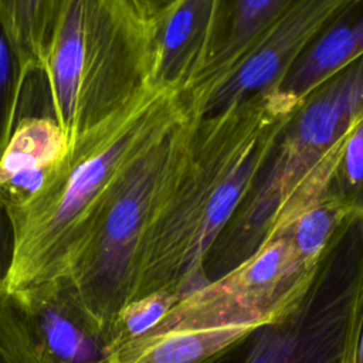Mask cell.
Listing matches in <instances>:
<instances>
[{
    "mask_svg": "<svg viewBox=\"0 0 363 363\" xmlns=\"http://www.w3.org/2000/svg\"><path fill=\"white\" fill-rule=\"evenodd\" d=\"M296 105L272 88L199 118L187 162L143 237L132 301L153 292L180 301L208 284L206 257Z\"/></svg>",
    "mask_w": 363,
    "mask_h": 363,
    "instance_id": "6da1fadb",
    "label": "cell"
},
{
    "mask_svg": "<svg viewBox=\"0 0 363 363\" xmlns=\"http://www.w3.org/2000/svg\"><path fill=\"white\" fill-rule=\"evenodd\" d=\"M189 105L186 92L152 88L78 139L37 194L6 210L14 234L9 294L68 274L126 170Z\"/></svg>",
    "mask_w": 363,
    "mask_h": 363,
    "instance_id": "7a4b0ae2",
    "label": "cell"
},
{
    "mask_svg": "<svg viewBox=\"0 0 363 363\" xmlns=\"http://www.w3.org/2000/svg\"><path fill=\"white\" fill-rule=\"evenodd\" d=\"M362 112L363 55L309 91L282 122L206 257L208 282L251 258L281 221L323 190L342 140Z\"/></svg>",
    "mask_w": 363,
    "mask_h": 363,
    "instance_id": "3957f363",
    "label": "cell"
},
{
    "mask_svg": "<svg viewBox=\"0 0 363 363\" xmlns=\"http://www.w3.org/2000/svg\"><path fill=\"white\" fill-rule=\"evenodd\" d=\"M41 75L71 147L153 88L149 21L130 0H62Z\"/></svg>",
    "mask_w": 363,
    "mask_h": 363,
    "instance_id": "277c9868",
    "label": "cell"
},
{
    "mask_svg": "<svg viewBox=\"0 0 363 363\" xmlns=\"http://www.w3.org/2000/svg\"><path fill=\"white\" fill-rule=\"evenodd\" d=\"M200 116L190 99L187 109L135 159L68 269L109 347L115 322L133 296L143 237L187 162Z\"/></svg>",
    "mask_w": 363,
    "mask_h": 363,
    "instance_id": "5b68a950",
    "label": "cell"
},
{
    "mask_svg": "<svg viewBox=\"0 0 363 363\" xmlns=\"http://www.w3.org/2000/svg\"><path fill=\"white\" fill-rule=\"evenodd\" d=\"M363 323V218H350L302 299L201 363H354Z\"/></svg>",
    "mask_w": 363,
    "mask_h": 363,
    "instance_id": "8992f818",
    "label": "cell"
},
{
    "mask_svg": "<svg viewBox=\"0 0 363 363\" xmlns=\"http://www.w3.org/2000/svg\"><path fill=\"white\" fill-rule=\"evenodd\" d=\"M316 268L296 254L282 230H275L251 258L182 298L145 336L274 322L302 299Z\"/></svg>",
    "mask_w": 363,
    "mask_h": 363,
    "instance_id": "52a82bcc",
    "label": "cell"
},
{
    "mask_svg": "<svg viewBox=\"0 0 363 363\" xmlns=\"http://www.w3.org/2000/svg\"><path fill=\"white\" fill-rule=\"evenodd\" d=\"M349 0H299L233 71L197 105L200 115L220 112L274 88L294 61Z\"/></svg>",
    "mask_w": 363,
    "mask_h": 363,
    "instance_id": "ba28073f",
    "label": "cell"
},
{
    "mask_svg": "<svg viewBox=\"0 0 363 363\" xmlns=\"http://www.w3.org/2000/svg\"><path fill=\"white\" fill-rule=\"evenodd\" d=\"M11 298L40 363H109V343L68 275Z\"/></svg>",
    "mask_w": 363,
    "mask_h": 363,
    "instance_id": "9c48e42d",
    "label": "cell"
},
{
    "mask_svg": "<svg viewBox=\"0 0 363 363\" xmlns=\"http://www.w3.org/2000/svg\"><path fill=\"white\" fill-rule=\"evenodd\" d=\"M299 0H216L201 69L184 91L196 108Z\"/></svg>",
    "mask_w": 363,
    "mask_h": 363,
    "instance_id": "30bf717a",
    "label": "cell"
},
{
    "mask_svg": "<svg viewBox=\"0 0 363 363\" xmlns=\"http://www.w3.org/2000/svg\"><path fill=\"white\" fill-rule=\"evenodd\" d=\"M216 0H176L149 21L152 86L184 92L197 78L213 24Z\"/></svg>",
    "mask_w": 363,
    "mask_h": 363,
    "instance_id": "8fae6325",
    "label": "cell"
},
{
    "mask_svg": "<svg viewBox=\"0 0 363 363\" xmlns=\"http://www.w3.org/2000/svg\"><path fill=\"white\" fill-rule=\"evenodd\" d=\"M68 150V139L50 111L20 112L0 153V207H17L37 194Z\"/></svg>",
    "mask_w": 363,
    "mask_h": 363,
    "instance_id": "7c38bea8",
    "label": "cell"
},
{
    "mask_svg": "<svg viewBox=\"0 0 363 363\" xmlns=\"http://www.w3.org/2000/svg\"><path fill=\"white\" fill-rule=\"evenodd\" d=\"M363 55V0H349L274 86L301 101L322 81Z\"/></svg>",
    "mask_w": 363,
    "mask_h": 363,
    "instance_id": "4fadbf2b",
    "label": "cell"
},
{
    "mask_svg": "<svg viewBox=\"0 0 363 363\" xmlns=\"http://www.w3.org/2000/svg\"><path fill=\"white\" fill-rule=\"evenodd\" d=\"M252 328L235 326L143 335L113 349L109 363H201Z\"/></svg>",
    "mask_w": 363,
    "mask_h": 363,
    "instance_id": "5bb4252c",
    "label": "cell"
},
{
    "mask_svg": "<svg viewBox=\"0 0 363 363\" xmlns=\"http://www.w3.org/2000/svg\"><path fill=\"white\" fill-rule=\"evenodd\" d=\"M62 0H0V23L24 77L43 72Z\"/></svg>",
    "mask_w": 363,
    "mask_h": 363,
    "instance_id": "9a60e30c",
    "label": "cell"
},
{
    "mask_svg": "<svg viewBox=\"0 0 363 363\" xmlns=\"http://www.w3.org/2000/svg\"><path fill=\"white\" fill-rule=\"evenodd\" d=\"M350 218L353 217L323 187L315 199L278 224L275 230L286 234L292 248L303 261L318 265Z\"/></svg>",
    "mask_w": 363,
    "mask_h": 363,
    "instance_id": "2e32d148",
    "label": "cell"
},
{
    "mask_svg": "<svg viewBox=\"0 0 363 363\" xmlns=\"http://www.w3.org/2000/svg\"><path fill=\"white\" fill-rule=\"evenodd\" d=\"M325 191L353 218H363V112L335 157Z\"/></svg>",
    "mask_w": 363,
    "mask_h": 363,
    "instance_id": "e0dca14e",
    "label": "cell"
},
{
    "mask_svg": "<svg viewBox=\"0 0 363 363\" xmlns=\"http://www.w3.org/2000/svg\"><path fill=\"white\" fill-rule=\"evenodd\" d=\"M177 302L176 296L166 292H153L129 302L115 322L111 336V352L147 333Z\"/></svg>",
    "mask_w": 363,
    "mask_h": 363,
    "instance_id": "ac0fdd59",
    "label": "cell"
},
{
    "mask_svg": "<svg viewBox=\"0 0 363 363\" xmlns=\"http://www.w3.org/2000/svg\"><path fill=\"white\" fill-rule=\"evenodd\" d=\"M26 82L27 78L0 23V153L16 123Z\"/></svg>",
    "mask_w": 363,
    "mask_h": 363,
    "instance_id": "d6986e66",
    "label": "cell"
},
{
    "mask_svg": "<svg viewBox=\"0 0 363 363\" xmlns=\"http://www.w3.org/2000/svg\"><path fill=\"white\" fill-rule=\"evenodd\" d=\"M0 363H40L11 294L0 286Z\"/></svg>",
    "mask_w": 363,
    "mask_h": 363,
    "instance_id": "ffe728a7",
    "label": "cell"
},
{
    "mask_svg": "<svg viewBox=\"0 0 363 363\" xmlns=\"http://www.w3.org/2000/svg\"><path fill=\"white\" fill-rule=\"evenodd\" d=\"M14 234L6 208L0 207V286L6 288V279L13 262Z\"/></svg>",
    "mask_w": 363,
    "mask_h": 363,
    "instance_id": "44dd1931",
    "label": "cell"
},
{
    "mask_svg": "<svg viewBox=\"0 0 363 363\" xmlns=\"http://www.w3.org/2000/svg\"><path fill=\"white\" fill-rule=\"evenodd\" d=\"M174 1L176 0H130L133 7L146 21H152L153 18L160 16Z\"/></svg>",
    "mask_w": 363,
    "mask_h": 363,
    "instance_id": "7402d4cb",
    "label": "cell"
},
{
    "mask_svg": "<svg viewBox=\"0 0 363 363\" xmlns=\"http://www.w3.org/2000/svg\"><path fill=\"white\" fill-rule=\"evenodd\" d=\"M354 363H363V323H362L360 336H359V342H357V349H356V359H354Z\"/></svg>",
    "mask_w": 363,
    "mask_h": 363,
    "instance_id": "603a6c76",
    "label": "cell"
}]
</instances>
